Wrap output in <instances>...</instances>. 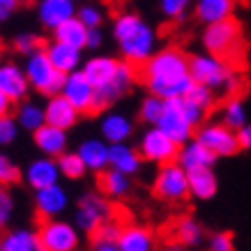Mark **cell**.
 Masks as SVG:
<instances>
[{"label":"cell","instance_id":"46","mask_svg":"<svg viewBox=\"0 0 251 251\" xmlns=\"http://www.w3.org/2000/svg\"><path fill=\"white\" fill-rule=\"evenodd\" d=\"M104 44V30L97 28V30H88V39H85V49H90V51H97L101 49Z\"/></svg>","mask_w":251,"mask_h":251},{"label":"cell","instance_id":"52","mask_svg":"<svg viewBox=\"0 0 251 251\" xmlns=\"http://www.w3.org/2000/svg\"><path fill=\"white\" fill-rule=\"evenodd\" d=\"M39 251H42V249H39Z\"/></svg>","mask_w":251,"mask_h":251},{"label":"cell","instance_id":"19","mask_svg":"<svg viewBox=\"0 0 251 251\" xmlns=\"http://www.w3.org/2000/svg\"><path fill=\"white\" fill-rule=\"evenodd\" d=\"M175 164L182 168L184 173H194V171H203V168H214L217 157H214L205 145H201L196 138H191L189 143L180 145V152Z\"/></svg>","mask_w":251,"mask_h":251},{"label":"cell","instance_id":"20","mask_svg":"<svg viewBox=\"0 0 251 251\" xmlns=\"http://www.w3.org/2000/svg\"><path fill=\"white\" fill-rule=\"evenodd\" d=\"M44 118H46V125H51V127H55V129L69 131L78 122L81 113H78L76 108L72 106V104H69L62 95H55V97L46 99Z\"/></svg>","mask_w":251,"mask_h":251},{"label":"cell","instance_id":"26","mask_svg":"<svg viewBox=\"0 0 251 251\" xmlns=\"http://www.w3.org/2000/svg\"><path fill=\"white\" fill-rule=\"evenodd\" d=\"M233 12H235V2L233 0H198L194 5V16L205 28L233 19Z\"/></svg>","mask_w":251,"mask_h":251},{"label":"cell","instance_id":"51","mask_svg":"<svg viewBox=\"0 0 251 251\" xmlns=\"http://www.w3.org/2000/svg\"><path fill=\"white\" fill-rule=\"evenodd\" d=\"M166 251H187L184 247H180V244H173V247H168Z\"/></svg>","mask_w":251,"mask_h":251},{"label":"cell","instance_id":"42","mask_svg":"<svg viewBox=\"0 0 251 251\" xmlns=\"http://www.w3.org/2000/svg\"><path fill=\"white\" fill-rule=\"evenodd\" d=\"M122 226L118 219H111V221H106L101 228L95 233V244H118V237H120V233H122Z\"/></svg>","mask_w":251,"mask_h":251},{"label":"cell","instance_id":"22","mask_svg":"<svg viewBox=\"0 0 251 251\" xmlns=\"http://www.w3.org/2000/svg\"><path fill=\"white\" fill-rule=\"evenodd\" d=\"M32 141L37 145V150L49 159H58L65 152H69V136L67 131L55 129L51 125H44L42 129L32 134Z\"/></svg>","mask_w":251,"mask_h":251},{"label":"cell","instance_id":"4","mask_svg":"<svg viewBox=\"0 0 251 251\" xmlns=\"http://www.w3.org/2000/svg\"><path fill=\"white\" fill-rule=\"evenodd\" d=\"M201 44L205 49V53L214 55V58H221V60H226V62L235 60L237 55H242V51H244L242 23L233 16L228 21L207 25V28H203Z\"/></svg>","mask_w":251,"mask_h":251},{"label":"cell","instance_id":"12","mask_svg":"<svg viewBox=\"0 0 251 251\" xmlns=\"http://www.w3.org/2000/svg\"><path fill=\"white\" fill-rule=\"evenodd\" d=\"M177 152H180V145H175L173 141H171L164 131L157 129V127L145 129V134L141 136V143H138L141 159L150 161V164H157V166L175 164Z\"/></svg>","mask_w":251,"mask_h":251},{"label":"cell","instance_id":"32","mask_svg":"<svg viewBox=\"0 0 251 251\" xmlns=\"http://www.w3.org/2000/svg\"><path fill=\"white\" fill-rule=\"evenodd\" d=\"M175 240L180 247H198V244L205 240V228L201 226V221H196L194 217H180L175 221Z\"/></svg>","mask_w":251,"mask_h":251},{"label":"cell","instance_id":"21","mask_svg":"<svg viewBox=\"0 0 251 251\" xmlns=\"http://www.w3.org/2000/svg\"><path fill=\"white\" fill-rule=\"evenodd\" d=\"M99 134H101V138H104L108 145L129 143V136L134 134V122L125 113L108 111V113H104L101 120H99Z\"/></svg>","mask_w":251,"mask_h":251},{"label":"cell","instance_id":"24","mask_svg":"<svg viewBox=\"0 0 251 251\" xmlns=\"http://www.w3.org/2000/svg\"><path fill=\"white\" fill-rule=\"evenodd\" d=\"M118 67H120V60H115L111 55H95L90 60H83V76L92 83V88H104L106 83H111L118 74Z\"/></svg>","mask_w":251,"mask_h":251},{"label":"cell","instance_id":"6","mask_svg":"<svg viewBox=\"0 0 251 251\" xmlns=\"http://www.w3.org/2000/svg\"><path fill=\"white\" fill-rule=\"evenodd\" d=\"M111 219H113V205L99 191H90V194H83V196L78 198L76 212H74V226L81 233L95 235Z\"/></svg>","mask_w":251,"mask_h":251},{"label":"cell","instance_id":"37","mask_svg":"<svg viewBox=\"0 0 251 251\" xmlns=\"http://www.w3.org/2000/svg\"><path fill=\"white\" fill-rule=\"evenodd\" d=\"M42 44H44L42 37H39L37 32H30V30H23V32H19V35H14V42H12L14 51L21 53L23 58H30V55H35L37 51H42V49H44Z\"/></svg>","mask_w":251,"mask_h":251},{"label":"cell","instance_id":"47","mask_svg":"<svg viewBox=\"0 0 251 251\" xmlns=\"http://www.w3.org/2000/svg\"><path fill=\"white\" fill-rule=\"evenodd\" d=\"M16 9H19V2H16V0H0V23L9 21V19L14 16Z\"/></svg>","mask_w":251,"mask_h":251},{"label":"cell","instance_id":"23","mask_svg":"<svg viewBox=\"0 0 251 251\" xmlns=\"http://www.w3.org/2000/svg\"><path fill=\"white\" fill-rule=\"evenodd\" d=\"M108 148L111 145L104 141L101 136L97 138H85L81 141L76 148V154L81 157L83 166L90 171V173H104L108 168Z\"/></svg>","mask_w":251,"mask_h":251},{"label":"cell","instance_id":"3","mask_svg":"<svg viewBox=\"0 0 251 251\" xmlns=\"http://www.w3.org/2000/svg\"><path fill=\"white\" fill-rule=\"evenodd\" d=\"M189 74L194 83L203 85L214 95H221V97L228 99L237 97V90L242 88V76L230 67V62L214 58L210 53L191 55Z\"/></svg>","mask_w":251,"mask_h":251},{"label":"cell","instance_id":"13","mask_svg":"<svg viewBox=\"0 0 251 251\" xmlns=\"http://www.w3.org/2000/svg\"><path fill=\"white\" fill-rule=\"evenodd\" d=\"M0 95L9 104H21L30 95V83L25 78L23 65L14 60H0Z\"/></svg>","mask_w":251,"mask_h":251},{"label":"cell","instance_id":"1","mask_svg":"<svg viewBox=\"0 0 251 251\" xmlns=\"http://www.w3.org/2000/svg\"><path fill=\"white\" fill-rule=\"evenodd\" d=\"M189 60L180 46H164L141 67V81L148 88V95L164 101L182 99L194 85L189 74Z\"/></svg>","mask_w":251,"mask_h":251},{"label":"cell","instance_id":"40","mask_svg":"<svg viewBox=\"0 0 251 251\" xmlns=\"http://www.w3.org/2000/svg\"><path fill=\"white\" fill-rule=\"evenodd\" d=\"M23 180V171L9 159L7 154L0 152V187H12Z\"/></svg>","mask_w":251,"mask_h":251},{"label":"cell","instance_id":"36","mask_svg":"<svg viewBox=\"0 0 251 251\" xmlns=\"http://www.w3.org/2000/svg\"><path fill=\"white\" fill-rule=\"evenodd\" d=\"M161 113H164V99L152 97V95H148V97L141 99V104H138V118H141L145 125L157 127Z\"/></svg>","mask_w":251,"mask_h":251},{"label":"cell","instance_id":"9","mask_svg":"<svg viewBox=\"0 0 251 251\" xmlns=\"http://www.w3.org/2000/svg\"><path fill=\"white\" fill-rule=\"evenodd\" d=\"M201 145H205L207 150L219 159V157H235L240 152V145H237V131L228 129L221 120H210L203 122L196 129L194 136Z\"/></svg>","mask_w":251,"mask_h":251},{"label":"cell","instance_id":"17","mask_svg":"<svg viewBox=\"0 0 251 251\" xmlns=\"http://www.w3.org/2000/svg\"><path fill=\"white\" fill-rule=\"evenodd\" d=\"M69 207V194L62 184L49 187V189L35 191V210L44 221L62 219V214Z\"/></svg>","mask_w":251,"mask_h":251},{"label":"cell","instance_id":"18","mask_svg":"<svg viewBox=\"0 0 251 251\" xmlns=\"http://www.w3.org/2000/svg\"><path fill=\"white\" fill-rule=\"evenodd\" d=\"M44 53L51 60V65L60 74H65V76H69V74H74V72H78V69L83 67V51H78L74 46L60 44V42L51 39V42H46Z\"/></svg>","mask_w":251,"mask_h":251},{"label":"cell","instance_id":"11","mask_svg":"<svg viewBox=\"0 0 251 251\" xmlns=\"http://www.w3.org/2000/svg\"><path fill=\"white\" fill-rule=\"evenodd\" d=\"M136 81V69L127 65V62L120 60V67H118V74L111 83H106L104 88H97L95 90V104H92V113H108V108L113 106L118 99H122L127 92L131 90V85Z\"/></svg>","mask_w":251,"mask_h":251},{"label":"cell","instance_id":"8","mask_svg":"<svg viewBox=\"0 0 251 251\" xmlns=\"http://www.w3.org/2000/svg\"><path fill=\"white\" fill-rule=\"evenodd\" d=\"M157 129L164 131L175 145L189 143L191 138L196 136V127H194V122L189 120V115L184 111L182 99L164 101V113L157 122Z\"/></svg>","mask_w":251,"mask_h":251},{"label":"cell","instance_id":"15","mask_svg":"<svg viewBox=\"0 0 251 251\" xmlns=\"http://www.w3.org/2000/svg\"><path fill=\"white\" fill-rule=\"evenodd\" d=\"M23 180L30 187L32 191H42L49 189V187H55L60 184V171H58V161L49 159V157H37L32 159L25 171H23Z\"/></svg>","mask_w":251,"mask_h":251},{"label":"cell","instance_id":"7","mask_svg":"<svg viewBox=\"0 0 251 251\" xmlns=\"http://www.w3.org/2000/svg\"><path fill=\"white\" fill-rule=\"evenodd\" d=\"M37 237L42 251H76L81 247V230L65 219L42 221Z\"/></svg>","mask_w":251,"mask_h":251},{"label":"cell","instance_id":"31","mask_svg":"<svg viewBox=\"0 0 251 251\" xmlns=\"http://www.w3.org/2000/svg\"><path fill=\"white\" fill-rule=\"evenodd\" d=\"M131 191V177L118 173V171H111L106 168L104 173L99 175V194L111 198H125Z\"/></svg>","mask_w":251,"mask_h":251},{"label":"cell","instance_id":"10","mask_svg":"<svg viewBox=\"0 0 251 251\" xmlns=\"http://www.w3.org/2000/svg\"><path fill=\"white\" fill-rule=\"evenodd\" d=\"M152 194L166 203H182L189 198V177L177 164L159 166L152 180Z\"/></svg>","mask_w":251,"mask_h":251},{"label":"cell","instance_id":"39","mask_svg":"<svg viewBox=\"0 0 251 251\" xmlns=\"http://www.w3.org/2000/svg\"><path fill=\"white\" fill-rule=\"evenodd\" d=\"M184 99H187V101H191L194 106L203 108L205 113L214 106V104H217V95H214V92H210L207 88H203V85H198V83L191 85L189 92L184 95Z\"/></svg>","mask_w":251,"mask_h":251},{"label":"cell","instance_id":"34","mask_svg":"<svg viewBox=\"0 0 251 251\" xmlns=\"http://www.w3.org/2000/svg\"><path fill=\"white\" fill-rule=\"evenodd\" d=\"M221 122L233 131H240L244 125H249V108L240 97L228 99L221 108Z\"/></svg>","mask_w":251,"mask_h":251},{"label":"cell","instance_id":"44","mask_svg":"<svg viewBox=\"0 0 251 251\" xmlns=\"http://www.w3.org/2000/svg\"><path fill=\"white\" fill-rule=\"evenodd\" d=\"M19 131H21V127L16 125L12 113L5 115V118H0V145L16 143V141H19Z\"/></svg>","mask_w":251,"mask_h":251},{"label":"cell","instance_id":"29","mask_svg":"<svg viewBox=\"0 0 251 251\" xmlns=\"http://www.w3.org/2000/svg\"><path fill=\"white\" fill-rule=\"evenodd\" d=\"M0 251H39L37 230L9 228L0 235Z\"/></svg>","mask_w":251,"mask_h":251},{"label":"cell","instance_id":"41","mask_svg":"<svg viewBox=\"0 0 251 251\" xmlns=\"http://www.w3.org/2000/svg\"><path fill=\"white\" fill-rule=\"evenodd\" d=\"M189 0H161L159 9L168 21H184L187 12H189Z\"/></svg>","mask_w":251,"mask_h":251},{"label":"cell","instance_id":"45","mask_svg":"<svg viewBox=\"0 0 251 251\" xmlns=\"http://www.w3.org/2000/svg\"><path fill=\"white\" fill-rule=\"evenodd\" d=\"M207 249L210 251H235V240H233L230 233L219 230V233H212V235H210Z\"/></svg>","mask_w":251,"mask_h":251},{"label":"cell","instance_id":"25","mask_svg":"<svg viewBox=\"0 0 251 251\" xmlns=\"http://www.w3.org/2000/svg\"><path fill=\"white\" fill-rule=\"evenodd\" d=\"M141 166H143V159L138 154V148L129 143H118L108 148V168L111 171H118V173L131 177L141 171Z\"/></svg>","mask_w":251,"mask_h":251},{"label":"cell","instance_id":"33","mask_svg":"<svg viewBox=\"0 0 251 251\" xmlns=\"http://www.w3.org/2000/svg\"><path fill=\"white\" fill-rule=\"evenodd\" d=\"M53 35V42H60V44H67V46H74L78 51H83L85 49V39H88V28H85L83 23L78 21V19H72V21L62 23L60 28Z\"/></svg>","mask_w":251,"mask_h":251},{"label":"cell","instance_id":"50","mask_svg":"<svg viewBox=\"0 0 251 251\" xmlns=\"http://www.w3.org/2000/svg\"><path fill=\"white\" fill-rule=\"evenodd\" d=\"M92 251H120V247L118 244H95Z\"/></svg>","mask_w":251,"mask_h":251},{"label":"cell","instance_id":"5","mask_svg":"<svg viewBox=\"0 0 251 251\" xmlns=\"http://www.w3.org/2000/svg\"><path fill=\"white\" fill-rule=\"evenodd\" d=\"M23 72H25V78H28V83H30V90L39 92V95H44V97L60 95L62 83H65V74H60V72L51 65V60H49L44 53V49L37 51L35 55H30V58H25Z\"/></svg>","mask_w":251,"mask_h":251},{"label":"cell","instance_id":"49","mask_svg":"<svg viewBox=\"0 0 251 251\" xmlns=\"http://www.w3.org/2000/svg\"><path fill=\"white\" fill-rule=\"evenodd\" d=\"M9 111H12V104H9L7 99L0 95V118H5V115H9Z\"/></svg>","mask_w":251,"mask_h":251},{"label":"cell","instance_id":"16","mask_svg":"<svg viewBox=\"0 0 251 251\" xmlns=\"http://www.w3.org/2000/svg\"><path fill=\"white\" fill-rule=\"evenodd\" d=\"M78 5L74 0H39L37 2V19L46 30L55 32L62 23L76 19Z\"/></svg>","mask_w":251,"mask_h":251},{"label":"cell","instance_id":"27","mask_svg":"<svg viewBox=\"0 0 251 251\" xmlns=\"http://www.w3.org/2000/svg\"><path fill=\"white\" fill-rule=\"evenodd\" d=\"M118 247L120 251H154V235L152 230L141 224H129L122 228Z\"/></svg>","mask_w":251,"mask_h":251},{"label":"cell","instance_id":"30","mask_svg":"<svg viewBox=\"0 0 251 251\" xmlns=\"http://www.w3.org/2000/svg\"><path fill=\"white\" fill-rule=\"evenodd\" d=\"M187 177H189V196L198 201H210L219 191V180H217L214 168L194 171V173H187Z\"/></svg>","mask_w":251,"mask_h":251},{"label":"cell","instance_id":"35","mask_svg":"<svg viewBox=\"0 0 251 251\" xmlns=\"http://www.w3.org/2000/svg\"><path fill=\"white\" fill-rule=\"evenodd\" d=\"M55 161H58L60 177H65V180H81V177H85V173H88V168L83 166V161H81V157L76 154V150H74V152H65Z\"/></svg>","mask_w":251,"mask_h":251},{"label":"cell","instance_id":"14","mask_svg":"<svg viewBox=\"0 0 251 251\" xmlns=\"http://www.w3.org/2000/svg\"><path fill=\"white\" fill-rule=\"evenodd\" d=\"M60 95L67 99L78 113H92V104H95V88L88 78L83 76V72L78 69L74 74L65 76Z\"/></svg>","mask_w":251,"mask_h":251},{"label":"cell","instance_id":"48","mask_svg":"<svg viewBox=\"0 0 251 251\" xmlns=\"http://www.w3.org/2000/svg\"><path fill=\"white\" fill-rule=\"evenodd\" d=\"M237 145L240 150H251V122L237 131Z\"/></svg>","mask_w":251,"mask_h":251},{"label":"cell","instance_id":"2","mask_svg":"<svg viewBox=\"0 0 251 251\" xmlns=\"http://www.w3.org/2000/svg\"><path fill=\"white\" fill-rule=\"evenodd\" d=\"M113 39L122 62L131 67H143L159 51V35L150 21H145L138 12H120L113 19Z\"/></svg>","mask_w":251,"mask_h":251},{"label":"cell","instance_id":"28","mask_svg":"<svg viewBox=\"0 0 251 251\" xmlns=\"http://www.w3.org/2000/svg\"><path fill=\"white\" fill-rule=\"evenodd\" d=\"M14 120L21 129L35 134V131L42 129V127L46 125L44 104H39V101H35V99H25V101H21V104H16Z\"/></svg>","mask_w":251,"mask_h":251},{"label":"cell","instance_id":"38","mask_svg":"<svg viewBox=\"0 0 251 251\" xmlns=\"http://www.w3.org/2000/svg\"><path fill=\"white\" fill-rule=\"evenodd\" d=\"M76 19L83 23L88 30H97V28H101V23H104L106 14H104V9L99 7V5H95V2H85V5H81V7L76 9Z\"/></svg>","mask_w":251,"mask_h":251},{"label":"cell","instance_id":"43","mask_svg":"<svg viewBox=\"0 0 251 251\" xmlns=\"http://www.w3.org/2000/svg\"><path fill=\"white\" fill-rule=\"evenodd\" d=\"M14 196L7 187H0V230L7 228L14 219Z\"/></svg>","mask_w":251,"mask_h":251}]
</instances>
